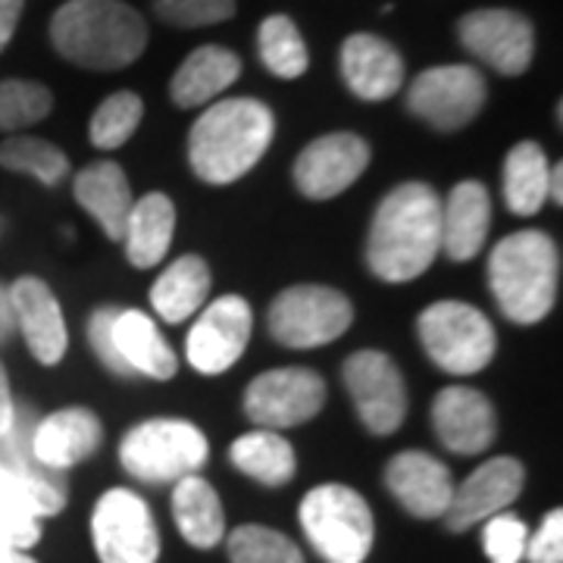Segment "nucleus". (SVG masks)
<instances>
[{
  "mask_svg": "<svg viewBox=\"0 0 563 563\" xmlns=\"http://www.w3.org/2000/svg\"><path fill=\"white\" fill-rule=\"evenodd\" d=\"M325 404V383L317 369L282 366L266 369L244 388V413L261 429H291L310 422Z\"/></svg>",
  "mask_w": 563,
  "mask_h": 563,
  "instance_id": "nucleus-11",
  "label": "nucleus"
},
{
  "mask_svg": "<svg viewBox=\"0 0 563 563\" xmlns=\"http://www.w3.org/2000/svg\"><path fill=\"white\" fill-rule=\"evenodd\" d=\"M229 558L232 563H303L298 544L269 526H239L229 532Z\"/></svg>",
  "mask_w": 563,
  "mask_h": 563,
  "instance_id": "nucleus-36",
  "label": "nucleus"
},
{
  "mask_svg": "<svg viewBox=\"0 0 563 563\" xmlns=\"http://www.w3.org/2000/svg\"><path fill=\"white\" fill-rule=\"evenodd\" d=\"M239 76H242L239 54L220 44H203L176 69L169 81V98L181 110H195L220 98L225 88L239 81Z\"/></svg>",
  "mask_w": 563,
  "mask_h": 563,
  "instance_id": "nucleus-26",
  "label": "nucleus"
},
{
  "mask_svg": "<svg viewBox=\"0 0 563 563\" xmlns=\"http://www.w3.org/2000/svg\"><path fill=\"white\" fill-rule=\"evenodd\" d=\"M269 335L285 347L313 351L342 339L354 322V303L329 285H291L269 303Z\"/></svg>",
  "mask_w": 563,
  "mask_h": 563,
  "instance_id": "nucleus-8",
  "label": "nucleus"
},
{
  "mask_svg": "<svg viewBox=\"0 0 563 563\" xmlns=\"http://www.w3.org/2000/svg\"><path fill=\"white\" fill-rule=\"evenodd\" d=\"M10 303H13L16 329L29 344L32 357L44 366L60 363L69 347V332L54 291L35 276H22L10 285Z\"/></svg>",
  "mask_w": 563,
  "mask_h": 563,
  "instance_id": "nucleus-19",
  "label": "nucleus"
},
{
  "mask_svg": "<svg viewBox=\"0 0 563 563\" xmlns=\"http://www.w3.org/2000/svg\"><path fill=\"white\" fill-rule=\"evenodd\" d=\"M344 388L373 435H391L407 420V385L385 351H357L342 366Z\"/></svg>",
  "mask_w": 563,
  "mask_h": 563,
  "instance_id": "nucleus-12",
  "label": "nucleus"
},
{
  "mask_svg": "<svg viewBox=\"0 0 563 563\" xmlns=\"http://www.w3.org/2000/svg\"><path fill=\"white\" fill-rule=\"evenodd\" d=\"M0 166L10 173L32 176L47 188L60 185L69 173V161L57 144L44 139H29V135H13L0 144Z\"/></svg>",
  "mask_w": 563,
  "mask_h": 563,
  "instance_id": "nucleus-34",
  "label": "nucleus"
},
{
  "mask_svg": "<svg viewBox=\"0 0 563 563\" xmlns=\"http://www.w3.org/2000/svg\"><path fill=\"white\" fill-rule=\"evenodd\" d=\"M254 313L242 295H225L201 307V317L188 332V363L201 376H220L232 369L251 342Z\"/></svg>",
  "mask_w": 563,
  "mask_h": 563,
  "instance_id": "nucleus-14",
  "label": "nucleus"
},
{
  "mask_svg": "<svg viewBox=\"0 0 563 563\" xmlns=\"http://www.w3.org/2000/svg\"><path fill=\"white\" fill-rule=\"evenodd\" d=\"M13 332H16V317H13V303H10V288L0 282V344L10 342Z\"/></svg>",
  "mask_w": 563,
  "mask_h": 563,
  "instance_id": "nucleus-44",
  "label": "nucleus"
},
{
  "mask_svg": "<svg viewBox=\"0 0 563 563\" xmlns=\"http://www.w3.org/2000/svg\"><path fill=\"white\" fill-rule=\"evenodd\" d=\"M117 310H120V307H98V310L91 313V320H88V344H91L95 357H98L113 376L132 379L129 369H125V363H122V357L117 354V344H113V320H117Z\"/></svg>",
  "mask_w": 563,
  "mask_h": 563,
  "instance_id": "nucleus-40",
  "label": "nucleus"
},
{
  "mask_svg": "<svg viewBox=\"0 0 563 563\" xmlns=\"http://www.w3.org/2000/svg\"><path fill=\"white\" fill-rule=\"evenodd\" d=\"M432 426L448 451L473 457V454L488 451L495 442L498 413L483 391L466 388V385H451V388H442L432 401Z\"/></svg>",
  "mask_w": 563,
  "mask_h": 563,
  "instance_id": "nucleus-17",
  "label": "nucleus"
},
{
  "mask_svg": "<svg viewBox=\"0 0 563 563\" xmlns=\"http://www.w3.org/2000/svg\"><path fill=\"white\" fill-rule=\"evenodd\" d=\"M141 117H144V103L135 91L110 95L91 117V129H88L91 144L101 151H117L135 135Z\"/></svg>",
  "mask_w": 563,
  "mask_h": 563,
  "instance_id": "nucleus-35",
  "label": "nucleus"
},
{
  "mask_svg": "<svg viewBox=\"0 0 563 563\" xmlns=\"http://www.w3.org/2000/svg\"><path fill=\"white\" fill-rule=\"evenodd\" d=\"M442 251V198L426 181H404L376 207L366 263L383 282H413L435 263Z\"/></svg>",
  "mask_w": 563,
  "mask_h": 563,
  "instance_id": "nucleus-1",
  "label": "nucleus"
},
{
  "mask_svg": "<svg viewBox=\"0 0 563 563\" xmlns=\"http://www.w3.org/2000/svg\"><path fill=\"white\" fill-rule=\"evenodd\" d=\"M13 417H16V401H13V391H10L7 369H3V363H0V435L10 429Z\"/></svg>",
  "mask_w": 563,
  "mask_h": 563,
  "instance_id": "nucleus-43",
  "label": "nucleus"
},
{
  "mask_svg": "<svg viewBox=\"0 0 563 563\" xmlns=\"http://www.w3.org/2000/svg\"><path fill=\"white\" fill-rule=\"evenodd\" d=\"M422 351L451 376L483 373L495 357V325L479 307L463 301L429 303L417 320Z\"/></svg>",
  "mask_w": 563,
  "mask_h": 563,
  "instance_id": "nucleus-7",
  "label": "nucleus"
},
{
  "mask_svg": "<svg viewBox=\"0 0 563 563\" xmlns=\"http://www.w3.org/2000/svg\"><path fill=\"white\" fill-rule=\"evenodd\" d=\"M561 181H563V166L561 163H554V166H551V176H548V198H551L554 203H563Z\"/></svg>",
  "mask_w": 563,
  "mask_h": 563,
  "instance_id": "nucleus-46",
  "label": "nucleus"
},
{
  "mask_svg": "<svg viewBox=\"0 0 563 563\" xmlns=\"http://www.w3.org/2000/svg\"><path fill=\"white\" fill-rule=\"evenodd\" d=\"M485 95L488 88L476 66L448 63L413 79L407 91V110L439 132H457L483 113Z\"/></svg>",
  "mask_w": 563,
  "mask_h": 563,
  "instance_id": "nucleus-10",
  "label": "nucleus"
},
{
  "mask_svg": "<svg viewBox=\"0 0 563 563\" xmlns=\"http://www.w3.org/2000/svg\"><path fill=\"white\" fill-rule=\"evenodd\" d=\"M232 463L242 470L244 476L257 479L263 485H285L295 479L298 457L288 439H282L273 429H257L235 439L229 448Z\"/></svg>",
  "mask_w": 563,
  "mask_h": 563,
  "instance_id": "nucleus-31",
  "label": "nucleus"
},
{
  "mask_svg": "<svg viewBox=\"0 0 563 563\" xmlns=\"http://www.w3.org/2000/svg\"><path fill=\"white\" fill-rule=\"evenodd\" d=\"M210 454L207 435L195 422L173 420H144L132 426L120 442V461L125 473L151 485L179 483L185 476L198 473Z\"/></svg>",
  "mask_w": 563,
  "mask_h": 563,
  "instance_id": "nucleus-6",
  "label": "nucleus"
},
{
  "mask_svg": "<svg viewBox=\"0 0 563 563\" xmlns=\"http://www.w3.org/2000/svg\"><path fill=\"white\" fill-rule=\"evenodd\" d=\"M551 163L539 141H520L504 161V201L517 217H536L548 201Z\"/></svg>",
  "mask_w": 563,
  "mask_h": 563,
  "instance_id": "nucleus-30",
  "label": "nucleus"
},
{
  "mask_svg": "<svg viewBox=\"0 0 563 563\" xmlns=\"http://www.w3.org/2000/svg\"><path fill=\"white\" fill-rule=\"evenodd\" d=\"M307 542L325 563H363L373 548V514L361 492L347 485H317L298 507Z\"/></svg>",
  "mask_w": 563,
  "mask_h": 563,
  "instance_id": "nucleus-5",
  "label": "nucleus"
},
{
  "mask_svg": "<svg viewBox=\"0 0 563 563\" xmlns=\"http://www.w3.org/2000/svg\"><path fill=\"white\" fill-rule=\"evenodd\" d=\"M73 195L81 203V210L101 225L110 242H122L125 220H129L135 198H132V185H129V176L122 173L120 163L101 161L85 166L76 176Z\"/></svg>",
  "mask_w": 563,
  "mask_h": 563,
  "instance_id": "nucleus-24",
  "label": "nucleus"
},
{
  "mask_svg": "<svg viewBox=\"0 0 563 563\" xmlns=\"http://www.w3.org/2000/svg\"><path fill=\"white\" fill-rule=\"evenodd\" d=\"M22 3L25 0H0V54L7 51V44L16 35V25L22 16Z\"/></svg>",
  "mask_w": 563,
  "mask_h": 563,
  "instance_id": "nucleus-42",
  "label": "nucleus"
},
{
  "mask_svg": "<svg viewBox=\"0 0 563 563\" xmlns=\"http://www.w3.org/2000/svg\"><path fill=\"white\" fill-rule=\"evenodd\" d=\"M113 344L129 376H147V379L166 383L179 373L176 351L161 335L157 322L141 310H117Z\"/></svg>",
  "mask_w": 563,
  "mask_h": 563,
  "instance_id": "nucleus-25",
  "label": "nucleus"
},
{
  "mask_svg": "<svg viewBox=\"0 0 563 563\" xmlns=\"http://www.w3.org/2000/svg\"><path fill=\"white\" fill-rule=\"evenodd\" d=\"M0 563H38L29 551H22L16 544L0 542Z\"/></svg>",
  "mask_w": 563,
  "mask_h": 563,
  "instance_id": "nucleus-45",
  "label": "nucleus"
},
{
  "mask_svg": "<svg viewBox=\"0 0 563 563\" xmlns=\"http://www.w3.org/2000/svg\"><path fill=\"white\" fill-rule=\"evenodd\" d=\"M210 295V266L203 257L185 254L163 269L157 282L151 285V307L163 322L191 320Z\"/></svg>",
  "mask_w": 563,
  "mask_h": 563,
  "instance_id": "nucleus-28",
  "label": "nucleus"
},
{
  "mask_svg": "<svg viewBox=\"0 0 563 563\" xmlns=\"http://www.w3.org/2000/svg\"><path fill=\"white\" fill-rule=\"evenodd\" d=\"M51 517L35 488L0 470V542L29 551L41 539V520Z\"/></svg>",
  "mask_w": 563,
  "mask_h": 563,
  "instance_id": "nucleus-32",
  "label": "nucleus"
},
{
  "mask_svg": "<svg viewBox=\"0 0 563 563\" xmlns=\"http://www.w3.org/2000/svg\"><path fill=\"white\" fill-rule=\"evenodd\" d=\"M276 135V117L254 98H225L207 107L188 135V161L201 181L232 185L247 176Z\"/></svg>",
  "mask_w": 563,
  "mask_h": 563,
  "instance_id": "nucleus-2",
  "label": "nucleus"
},
{
  "mask_svg": "<svg viewBox=\"0 0 563 563\" xmlns=\"http://www.w3.org/2000/svg\"><path fill=\"white\" fill-rule=\"evenodd\" d=\"M342 79L361 101H388L404 85L401 54L379 35H351L342 44Z\"/></svg>",
  "mask_w": 563,
  "mask_h": 563,
  "instance_id": "nucleus-21",
  "label": "nucleus"
},
{
  "mask_svg": "<svg viewBox=\"0 0 563 563\" xmlns=\"http://www.w3.org/2000/svg\"><path fill=\"white\" fill-rule=\"evenodd\" d=\"M488 285L501 313L517 325L542 322L558 301L561 254L539 229L507 235L488 257Z\"/></svg>",
  "mask_w": 563,
  "mask_h": 563,
  "instance_id": "nucleus-4",
  "label": "nucleus"
},
{
  "mask_svg": "<svg viewBox=\"0 0 563 563\" xmlns=\"http://www.w3.org/2000/svg\"><path fill=\"white\" fill-rule=\"evenodd\" d=\"M457 38L466 54H473L501 76H523L532 66L536 32L532 22L517 10H473L457 22Z\"/></svg>",
  "mask_w": 563,
  "mask_h": 563,
  "instance_id": "nucleus-13",
  "label": "nucleus"
},
{
  "mask_svg": "<svg viewBox=\"0 0 563 563\" xmlns=\"http://www.w3.org/2000/svg\"><path fill=\"white\" fill-rule=\"evenodd\" d=\"M154 13L176 29H207L235 16V0H154Z\"/></svg>",
  "mask_w": 563,
  "mask_h": 563,
  "instance_id": "nucleus-38",
  "label": "nucleus"
},
{
  "mask_svg": "<svg viewBox=\"0 0 563 563\" xmlns=\"http://www.w3.org/2000/svg\"><path fill=\"white\" fill-rule=\"evenodd\" d=\"M529 542V529L517 514H495L485 520L483 529V548L485 558L492 563H520Z\"/></svg>",
  "mask_w": 563,
  "mask_h": 563,
  "instance_id": "nucleus-39",
  "label": "nucleus"
},
{
  "mask_svg": "<svg viewBox=\"0 0 563 563\" xmlns=\"http://www.w3.org/2000/svg\"><path fill=\"white\" fill-rule=\"evenodd\" d=\"M257 51H261L263 66L276 79H301L303 73H307V66H310L301 29L288 16H282V13H273V16H266L261 22Z\"/></svg>",
  "mask_w": 563,
  "mask_h": 563,
  "instance_id": "nucleus-33",
  "label": "nucleus"
},
{
  "mask_svg": "<svg viewBox=\"0 0 563 563\" xmlns=\"http://www.w3.org/2000/svg\"><path fill=\"white\" fill-rule=\"evenodd\" d=\"M54 110V95L38 81H0V132H20Z\"/></svg>",
  "mask_w": 563,
  "mask_h": 563,
  "instance_id": "nucleus-37",
  "label": "nucleus"
},
{
  "mask_svg": "<svg viewBox=\"0 0 563 563\" xmlns=\"http://www.w3.org/2000/svg\"><path fill=\"white\" fill-rule=\"evenodd\" d=\"M385 485L395 495V501L401 504L410 517H420V520L444 517L454 495L451 470L426 451L395 454L385 466Z\"/></svg>",
  "mask_w": 563,
  "mask_h": 563,
  "instance_id": "nucleus-18",
  "label": "nucleus"
},
{
  "mask_svg": "<svg viewBox=\"0 0 563 563\" xmlns=\"http://www.w3.org/2000/svg\"><path fill=\"white\" fill-rule=\"evenodd\" d=\"M51 41L63 60L113 73L147 47V22L122 0H66L51 20Z\"/></svg>",
  "mask_w": 563,
  "mask_h": 563,
  "instance_id": "nucleus-3",
  "label": "nucleus"
},
{
  "mask_svg": "<svg viewBox=\"0 0 563 563\" xmlns=\"http://www.w3.org/2000/svg\"><path fill=\"white\" fill-rule=\"evenodd\" d=\"M526 485V470L517 457H492L476 466L463 485L454 488L451 504L444 510V526L451 532H466L473 526L485 523L488 517L507 510L520 498Z\"/></svg>",
  "mask_w": 563,
  "mask_h": 563,
  "instance_id": "nucleus-16",
  "label": "nucleus"
},
{
  "mask_svg": "<svg viewBox=\"0 0 563 563\" xmlns=\"http://www.w3.org/2000/svg\"><path fill=\"white\" fill-rule=\"evenodd\" d=\"M35 422H38V413L32 407H16V417L10 422V429L0 435V470L16 476L29 488H35L41 501L47 504L51 517H54L66 507L69 488H66V473H57L35 457V451H32Z\"/></svg>",
  "mask_w": 563,
  "mask_h": 563,
  "instance_id": "nucleus-22",
  "label": "nucleus"
},
{
  "mask_svg": "<svg viewBox=\"0 0 563 563\" xmlns=\"http://www.w3.org/2000/svg\"><path fill=\"white\" fill-rule=\"evenodd\" d=\"M176 235V207L163 195L151 191L132 203L125 220V257L139 269H151L169 254V244Z\"/></svg>",
  "mask_w": 563,
  "mask_h": 563,
  "instance_id": "nucleus-27",
  "label": "nucleus"
},
{
  "mask_svg": "<svg viewBox=\"0 0 563 563\" xmlns=\"http://www.w3.org/2000/svg\"><path fill=\"white\" fill-rule=\"evenodd\" d=\"M526 561L529 563H563V510H551L536 529V536H529L526 542Z\"/></svg>",
  "mask_w": 563,
  "mask_h": 563,
  "instance_id": "nucleus-41",
  "label": "nucleus"
},
{
  "mask_svg": "<svg viewBox=\"0 0 563 563\" xmlns=\"http://www.w3.org/2000/svg\"><path fill=\"white\" fill-rule=\"evenodd\" d=\"M91 539L101 563H157L161 532L151 507L129 488H110L91 514Z\"/></svg>",
  "mask_w": 563,
  "mask_h": 563,
  "instance_id": "nucleus-9",
  "label": "nucleus"
},
{
  "mask_svg": "<svg viewBox=\"0 0 563 563\" xmlns=\"http://www.w3.org/2000/svg\"><path fill=\"white\" fill-rule=\"evenodd\" d=\"M492 229V198L483 181H461L442 201V251L451 261H473Z\"/></svg>",
  "mask_w": 563,
  "mask_h": 563,
  "instance_id": "nucleus-23",
  "label": "nucleus"
},
{
  "mask_svg": "<svg viewBox=\"0 0 563 563\" xmlns=\"http://www.w3.org/2000/svg\"><path fill=\"white\" fill-rule=\"evenodd\" d=\"M173 517L185 536V542L210 551L222 542L225 536V514H222L220 495L203 476L191 473L176 483L173 488Z\"/></svg>",
  "mask_w": 563,
  "mask_h": 563,
  "instance_id": "nucleus-29",
  "label": "nucleus"
},
{
  "mask_svg": "<svg viewBox=\"0 0 563 563\" xmlns=\"http://www.w3.org/2000/svg\"><path fill=\"white\" fill-rule=\"evenodd\" d=\"M103 444L101 420L85 407H63L51 417H38L32 432V451L44 466L66 473L88 461Z\"/></svg>",
  "mask_w": 563,
  "mask_h": 563,
  "instance_id": "nucleus-20",
  "label": "nucleus"
},
{
  "mask_svg": "<svg viewBox=\"0 0 563 563\" xmlns=\"http://www.w3.org/2000/svg\"><path fill=\"white\" fill-rule=\"evenodd\" d=\"M369 166V144L354 132L313 139L295 161V185L310 201H332Z\"/></svg>",
  "mask_w": 563,
  "mask_h": 563,
  "instance_id": "nucleus-15",
  "label": "nucleus"
}]
</instances>
